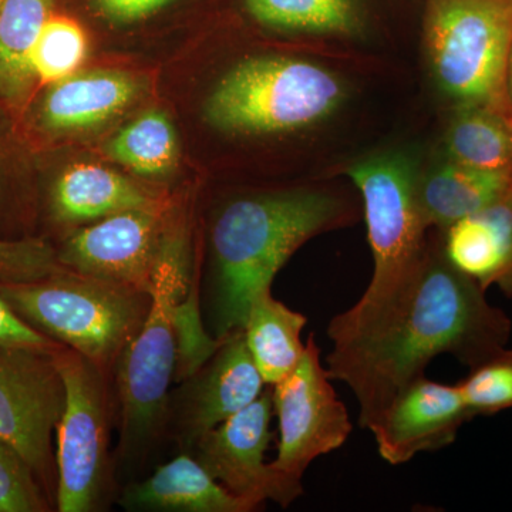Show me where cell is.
Listing matches in <instances>:
<instances>
[{
	"instance_id": "6da1fadb",
	"label": "cell",
	"mask_w": 512,
	"mask_h": 512,
	"mask_svg": "<svg viewBox=\"0 0 512 512\" xmlns=\"http://www.w3.org/2000/svg\"><path fill=\"white\" fill-rule=\"evenodd\" d=\"M485 292L448 261L441 232L431 229L419 264L389 301L356 322L330 320L326 370L355 394L362 429L436 357L473 369L507 348L511 319Z\"/></svg>"
},
{
	"instance_id": "7a4b0ae2",
	"label": "cell",
	"mask_w": 512,
	"mask_h": 512,
	"mask_svg": "<svg viewBox=\"0 0 512 512\" xmlns=\"http://www.w3.org/2000/svg\"><path fill=\"white\" fill-rule=\"evenodd\" d=\"M362 220V198L343 175L291 180L222 202L210 227L212 336L244 328L256 296L272 289L306 242Z\"/></svg>"
},
{
	"instance_id": "3957f363",
	"label": "cell",
	"mask_w": 512,
	"mask_h": 512,
	"mask_svg": "<svg viewBox=\"0 0 512 512\" xmlns=\"http://www.w3.org/2000/svg\"><path fill=\"white\" fill-rule=\"evenodd\" d=\"M191 259L184 228H167L154 268L150 311L113 367L119 443L117 477L146 466L167 433L170 386L180 352L181 306L191 291Z\"/></svg>"
},
{
	"instance_id": "277c9868",
	"label": "cell",
	"mask_w": 512,
	"mask_h": 512,
	"mask_svg": "<svg viewBox=\"0 0 512 512\" xmlns=\"http://www.w3.org/2000/svg\"><path fill=\"white\" fill-rule=\"evenodd\" d=\"M512 0H423L417 76L430 114L485 107L511 121Z\"/></svg>"
},
{
	"instance_id": "5b68a950",
	"label": "cell",
	"mask_w": 512,
	"mask_h": 512,
	"mask_svg": "<svg viewBox=\"0 0 512 512\" xmlns=\"http://www.w3.org/2000/svg\"><path fill=\"white\" fill-rule=\"evenodd\" d=\"M429 124L373 147L343 168V177L355 184L362 198L373 272L359 301L333 316L340 322L372 315L419 264L431 231L416 192L417 167Z\"/></svg>"
},
{
	"instance_id": "8992f818",
	"label": "cell",
	"mask_w": 512,
	"mask_h": 512,
	"mask_svg": "<svg viewBox=\"0 0 512 512\" xmlns=\"http://www.w3.org/2000/svg\"><path fill=\"white\" fill-rule=\"evenodd\" d=\"M0 295L37 332L111 375L150 311V293L60 269L28 282H0Z\"/></svg>"
},
{
	"instance_id": "52a82bcc",
	"label": "cell",
	"mask_w": 512,
	"mask_h": 512,
	"mask_svg": "<svg viewBox=\"0 0 512 512\" xmlns=\"http://www.w3.org/2000/svg\"><path fill=\"white\" fill-rule=\"evenodd\" d=\"M53 356L66 392L56 429V510H109L117 487L110 451L116 410L110 373L66 346Z\"/></svg>"
},
{
	"instance_id": "ba28073f",
	"label": "cell",
	"mask_w": 512,
	"mask_h": 512,
	"mask_svg": "<svg viewBox=\"0 0 512 512\" xmlns=\"http://www.w3.org/2000/svg\"><path fill=\"white\" fill-rule=\"evenodd\" d=\"M244 8L259 29L282 40L417 69L419 32L390 18L379 0H244Z\"/></svg>"
},
{
	"instance_id": "9c48e42d",
	"label": "cell",
	"mask_w": 512,
	"mask_h": 512,
	"mask_svg": "<svg viewBox=\"0 0 512 512\" xmlns=\"http://www.w3.org/2000/svg\"><path fill=\"white\" fill-rule=\"evenodd\" d=\"M311 333L299 365L271 386L278 417V453L269 463L292 501L303 493L302 477L316 458L338 450L353 426Z\"/></svg>"
},
{
	"instance_id": "30bf717a",
	"label": "cell",
	"mask_w": 512,
	"mask_h": 512,
	"mask_svg": "<svg viewBox=\"0 0 512 512\" xmlns=\"http://www.w3.org/2000/svg\"><path fill=\"white\" fill-rule=\"evenodd\" d=\"M53 353L0 346V439L29 464L56 508L52 439L66 392Z\"/></svg>"
},
{
	"instance_id": "8fae6325",
	"label": "cell",
	"mask_w": 512,
	"mask_h": 512,
	"mask_svg": "<svg viewBox=\"0 0 512 512\" xmlns=\"http://www.w3.org/2000/svg\"><path fill=\"white\" fill-rule=\"evenodd\" d=\"M181 382L168 402L167 433H173L185 453L268 389L242 329L221 338L215 352Z\"/></svg>"
},
{
	"instance_id": "7c38bea8",
	"label": "cell",
	"mask_w": 512,
	"mask_h": 512,
	"mask_svg": "<svg viewBox=\"0 0 512 512\" xmlns=\"http://www.w3.org/2000/svg\"><path fill=\"white\" fill-rule=\"evenodd\" d=\"M165 231L160 202L119 212L73 232L57 261L77 274L150 293Z\"/></svg>"
},
{
	"instance_id": "4fadbf2b",
	"label": "cell",
	"mask_w": 512,
	"mask_h": 512,
	"mask_svg": "<svg viewBox=\"0 0 512 512\" xmlns=\"http://www.w3.org/2000/svg\"><path fill=\"white\" fill-rule=\"evenodd\" d=\"M272 414L268 386L254 403L195 441L188 453L229 493L261 508L266 501L288 508L293 501L265 460L272 439Z\"/></svg>"
},
{
	"instance_id": "5bb4252c",
	"label": "cell",
	"mask_w": 512,
	"mask_h": 512,
	"mask_svg": "<svg viewBox=\"0 0 512 512\" xmlns=\"http://www.w3.org/2000/svg\"><path fill=\"white\" fill-rule=\"evenodd\" d=\"M471 419L458 383L444 384L424 375L387 404L369 431L379 456L392 466H402L417 454L451 446Z\"/></svg>"
},
{
	"instance_id": "9a60e30c",
	"label": "cell",
	"mask_w": 512,
	"mask_h": 512,
	"mask_svg": "<svg viewBox=\"0 0 512 512\" xmlns=\"http://www.w3.org/2000/svg\"><path fill=\"white\" fill-rule=\"evenodd\" d=\"M133 74L121 70H87L52 83L37 100L29 124L43 136L90 130L127 109L140 93Z\"/></svg>"
},
{
	"instance_id": "2e32d148",
	"label": "cell",
	"mask_w": 512,
	"mask_h": 512,
	"mask_svg": "<svg viewBox=\"0 0 512 512\" xmlns=\"http://www.w3.org/2000/svg\"><path fill=\"white\" fill-rule=\"evenodd\" d=\"M511 188L512 171L478 170L450 160L431 146L427 128L417 167L416 192L431 229L444 231L500 200Z\"/></svg>"
},
{
	"instance_id": "e0dca14e",
	"label": "cell",
	"mask_w": 512,
	"mask_h": 512,
	"mask_svg": "<svg viewBox=\"0 0 512 512\" xmlns=\"http://www.w3.org/2000/svg\"><path fill=\"white\" fill-rule=\"evenodd\" d=\"M119 504L131 512H254L261 507L229 493L190 453H181L143 480L126 484Z\"/></svg>"
},
{
	"instance_id": "ac0fdd59",
	"label": "cell",
	"mask_w": 512,
	"mask_h": 512,
	"mask_svg": "<svg viewBox=\"0 0 512 512\" xmlns=\"http://www.w3.org/2000/svg\"><path fill=\"white\" fill-rule=\"evenodd\" d=\"M441 232L444 254L487 291L497 286L512 298V188L484 210Z\"/></svg>"
},
{
	"instance_id": "d6986e66",
	"label": "cell",
	"mask_w": 512,
	"mask_h": 512,
	"mask_svg": "<svg viewBox=\"0 0 512 512\" xmlns=\"http://www.w3.org/2000/svg\"><path fill=\"white\" fill-rule=\"evenodd\" d=\"M157 204L127 177L96 164H73L49 191V214L62 225H83Z\"/></svg>"
},
{
	"instance_id": "ffe728a7",
	"label": "cell",
	"mask_w": 512,
	"mask_h": 512,
	"mask_svg": "<svg viewBox=\"0 0 512 512\" xmlns=\"http://www.w3.org/2000/svg\"><path fill=\"white\" fill-rule=\"evenodd\" d=\"M429 140L450 160L487 171H512V124L485 107L431 114Z\"/></svg>"
},
{
	"instance_id": "44dd1931",
	"label": "cell",
	"mask_w": 512,
	"mask_h": 512,
	"mask_svg": "<svg viewBox=\"0 0 512 512\" xmlns=\"http://www.w3.org/2000/svg\"><path fill=\"white\" fill-rule=\"evenodd\" d=\"M55 0H5L0 10V101L22 111L37 84L33 52Z\"/></svg>"
},
{
	"instance_id": "7402d4cb",
	"label": "cell",
	"mask_w": 512,
	"mask_h": 512,
	"mask_svg": "<svg viewBox=\"0 0 512 512\" xmlns=\"http://www.w3.org/2000/svg\"><path fill=\"white\" fill-rule=\"evenodd\" d=\"M306 323L305 315L278 301L271 289L259 293L252 302L242 332L249 355L268 386L284 379L301 362Z\"/></svg>"
},
{
	"instance_id": "603a6c76",
	"label": "cell",
	"mask_w": 512,
	"mask_h": 512,
	"mask_svg": "<svg viewBox=\"0 0 512 512\" xmlns=\"http://www.w3.org/2000/svg\"><path fill=\"white\" fill-rule=\"evenodd\" d=\"M107 153L140 177L170 174L177 165V134L161 111H148L124 127L107 146Z\"/></svg>"
},
{
	"instance_id": "cb8c5ba5",
	"label": "cell",
	"mask_w": 512,
	"mask_h": 512,
	"mask_svg": "<svg viewBox=\"0 0 512 512\" xmlns=\"http://www.w3.org/2000/svg\"><path fill=\"white\" fill-rule=\"evenodd\" d=\"M87 55V36L79 23L50 16L33 52L37 83L52 84L76 73Z\"/></svg>"
},
{
	"instance_id": "d4e9b609",
	"label": "cell",
	"mask_w": 512,
	"mask_h": 512,
	"mask_svg": "<svg viewBox=\"0 0 512 512\" xmlns=\"http://www.w3.org/2000/svg\"><path fill=\"white\" fill-rule=\"evenodd\" d=\"M471 416H494L512 409V349H503L458 383Z\"/></svg>"
},
{
	"instance_id": "484cf974",
	"label": "cell",
	"mask_w": 512,
	"mask_h": 512,
	"mask_svg": "<svg viewBox=\"0 0 512 512\" xmlns=\"http://www.w3.org/2000/svg\"><path fill=\"white\" fill-rule=\"evenodd\" d=\"M53 507L29 464L0 439V512H47Z\"/></svg>"
},
{
	"instance_id": "4316f807",
	"label": "cell",
	"mask_w": 512,
	"mask_h": 512,
	"mask_svg": "<svg viewBox=\"0 0 512 512\" xmlns=\"http://www.w3.org/2000/svg\"><path fill=\"white\" fill-rule=\"evenodd\" d=\"M63 268L45 239L0 238V282L36 281Z\"/></svg>"
},
{
	"instance_id": "83f0119b",
	"label": "cell",
	"mask_w": 512,
	"mask_h": 512,
	"mask_svg": "<svg viewBox=\"0 0 512 512\" xmlns=\"http://www.w3.org/2000/svg\"><path fill=\"white\" fill-rule=\"evenodd\" d=\"M0 346L53 353L62 345L29 326L0 295Z\"/></svg>"
},
{
	"instance_id": "f1b7e54d",
	"label": "cell",
	"mask_w": 512,
	"mask_h": 512,
	"mask_svg": "<svg viewBox=\"0 0 512 512\" xmlns=\"http://www.w3.org/2000/svg\"><path fill=\"white\" fill-rule=\"evenodd\" d=\"M171 0H97L101 10L109 18L119 22H133L146 18Z\"/></svg>"
},
{
	"instance_id": "f546056e",
	"label": "cell",
	"mask_w": 512,
	"mask_h": 512,
	"mask_svg": "<svg viewBox=\"0 0 512 512\" xmlns=\"http://www.w3.org/2000/svg\"><path fill=\"white\" fill-rule=\"evenodd\" d=\"M6 147L5 138H3L2 128H0V207L5 201L6 190Z\"/></svg>"
},
{
	"instance_id": "4dcf8cb0",
	"label": "cell",
	"mask_w": 512,
	"mask_h": 512,
	"mask_svg": "<svg viewBox=\"0 0 512 512\" xmlns=\"http://www.w3.org/2000/svg\"><path fill=\"white\" fill-rule=\"evenodd\" d=\"M508 103H510L511 124H512V47L510 53V62H508L507 77Z\"/></svg>"
},
{
	"instance_id": "1f68e13d",
	"label": "cell",
	"mask_w": 512,
	"mask_h": 512,
	"mask_svg": "<svg viewBox=\"0 0 512 512\" xmlns=\"http://www.w3.org/2000/svg\"><path fill=\"white\" fill-rule=\"evenodd\" d=\"M3 3H5V0H0V10H2Z\"/></svg>"
}]
</instances>
